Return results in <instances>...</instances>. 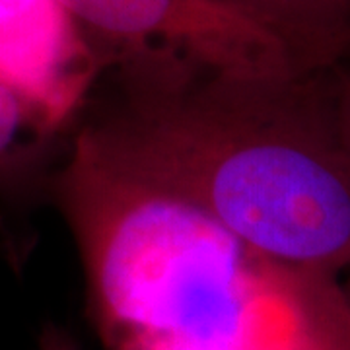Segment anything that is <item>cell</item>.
Masks as SVG:
<instances>
[{"instance_id":"277c9868","label":"cell","mask_w":350,"mask_h":350,"mask_svg":"<svg viewBox=\"0 0 350 350\" xmlns=\"http://www.w3.org/2000/svg\"><path fill=\"white\" fill-rule=\"evenodd\" d=\"M107 68L59 0H0V76L53 135L75 126Z\"/></svg>"},{"instance_id":"6da1fadb","label":"cell","mask_w":350,"mask_h":350,"mask_svg":"<svg viewBox=\"0 0 350 350\" xmlns=\"http://www.w3.org/2000/svg\"><path fill=\"white\" fill-rule=\"evenodd\" d=\"M333 68L250 78L123 61L109 68L111 86L92 94L72 142L189 200L267 257L340 278L350 273V162Z\"/></svg>"},{"instance_id":"ba28073f","label":"cell","mask_w":350,"mask_h":350,"mask_svg":"<svg viewBox=\"0 0 350 350\" xmlns=\"http://www.w3.org/2000/svg\"><path fill=\"white\" fill-rule=\"evenodd\" d=\"M38 350H82V347L78 345V340L72 337L68 329L47 323L39 335Z\"/></svg>"},{"instance_id":"5b68a950","label":"cell","mask_w":350,"mask_h":350,"mask_svg":"<svg viewBox=\"0 0 350 350\" xmlns=\"http://www.w3.org/2000/svg\"><path fill=\"white\" fill-rule=\"evenodd\" d=\"M250 16L313 70L337 66L350 51V0H220Z\"/></svg>"},{"instance_id":"3957f363","label":"cell","mask_w":350,"mask_h":350,"mask_svg":"<svg viewBox=\"0 0 350 350\" xmlns=\"http://www.w3.org/2000/svg\"><path fill=\"white\" fill-rule=\"evenodd\" d=\"M107 66L170 59L216 75H315L275 31L220 0H59ZM107 68V70H109Z\"/></svg>"},{"instance_id":"52a82bcc","label":"cell","mask_w":350,"mask_h":350,"mask_svg":"<svg viewBox=\"0 0 350 350\" xmlns=\"http://www.w3.org/2000/svg\"><path fill=\"white\" fill-rule=\"evenodd\" d=\"M333 105L338 137L350 162V51L333 68Z\"/></svg>"},{"instance_id":"8992f818","label":"cell","mask_w":350,"mask_h":350,"mask_svg":"<svg viewBox=\"0 0 350 350\" xmlns=\"http://www.w3.org/2000/svg\"><path fill=\"white\" fill-rule=\"evenodd\" d=\"M55 137L0 76V193L24 189L38 177L41 152Z\"/></svg>"},{"instance_id":"7a4b0ae2","label":"cell","mask_w":350,"mask_h":350,"mask_svg":"<svg viewBox=\"0 0 350 350\" xmlns=\"http://www.w3.org/2000/svg\"><path fill=\"white\" fill-rule=\"evenodd\" d=\"M49 193L103 350H350L340 278L275 261L70 140Z\"/></svg>"}]
</instances>
